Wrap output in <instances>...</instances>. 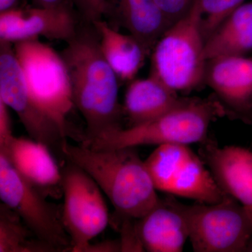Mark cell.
Here are the masks:
<instances>
[{"label": "cell", "instance_id": "obj_16", "mask_svg": "<svg viewBox=\"0 0 252 252\" xmlns=\"http://www.w3.org/2000/svg\"><path fill=\"white\" fill-rule=\"evenodd\" d=\"M104 16L109 18L111 26L115 24L112 28H126L148 56L172 26L155 0H107Z\"/></svg>", "mask_w": 252, "mask_h": 252}, {"label": "cell", "instance_id": "obj_21", "mask_svg": "<svg viewBox=\"0 0 252 252\" xmlns=\"http://www.w3.org/2000/svg\"><path fill=\"white\" fill-rule=\"evenodd\" d=\"M245 0H195L200 27L205 42L219 26Z\"/></svg>", "mask_w": 252, "mask_h": 252}, {"label": "cell", "instance_id": "obj_17", "mask_svg": "<svg viewBox=\"0 0 252 252\" xmlns=\"http://www.w3.org/2000/svg\"><path fill=\"white\" fill-rule=\"evenodd\" d=\"M183 98L152 76L135 79L129 83L126 91L123 116L128 121L127 127L142 125L175 108Z\"/></svg>", "mask_w": 252, "mask_h": 252}, {"label": "cell", "instance_id": "obj_9", "mask_svg": "<svg viewBox=\"0 0 252 252\" xmlns=\"http://www.w3.org/2000/svg\"><path fill=\"white\" fill-rule=\"evenodd\" d=\"M62 220L72 242L71 252H84L110 224L102 190L89 174L68 160L63 170Z\"/></svg>", "mask_w": 252, "mask_h": 252}, {"label": "cell", "instance_id": "obj_22", "mask_svg": "<svg viewBox=\"0 0 252 252\" xmlns=\"http://www.w3.org/2000/svg\"><path fill=\"white\" fill-rule=\"evenodd\" d=\"M155 1L172 26L188 14L195 0H155Z\"/></svg>", "mask_w": 252, "mask_h": 252}, {"label": "cell", "instance_id": "obj_11", "mask_svg": "<svg viewBox=\"0 0 252 252\" xmlns=\"http://www.w3.org/2000/svg\"><path fill=\"white\" fill-rule=\"evenodd\" d=\"M79 24L73 7L24 5L0 13V41L14 44L40 36L66 41L75 34Z\"/></svg>", "mask_w": 252, "mask_h": 252}, {"label": "cell", "instance_id": "obj_18", "mask_svg": "<svg viewBox=\"0 0 252 252\" xmlns=\"http://www.w3.org/2000/svg\"><path fill=\"white\" fill-rule=\"evenodd\" d=\"M92 23L104 59L117 74L120 84H129L135 79L148 55L133 36L119 32L107 21L99 19Z\"/></svg>", "mask_w": 252, "mask_h": 252}, {"label": "cell", "instance_id": "obj_1", "mask_svg": "<svg viewBox=\"0 0 252 252\" xmlns=\"http://www.w3.org/2000/svg\"><path fill=\"white\" fill-rule=\"evenodd\" d=\"M61 52L67 66L73 101L85 120L83 145L106 132L122 127L120 86L117 74L104 59L92 23L79 24L75 34Z\"/></svg>", "mask_w": 252, "mask_h": 252}, {"label": "cell", "instance_id": "obj_23", "mask_svg": "<svg viewBox=\"0 0 252 252\" xmlns=\"http://www.w3.org/2000/svg\"><path fill=\"white\" fill-rule=\"evenodd\" d=\"M81 20L87 23H93L102 19L107 0H73Z\"/></svg>", "mask_w": 252, "mask_h": 252}, {"label": "cell", "instance_id": "obj_5", "mask_svg": "<svg viewBox=\"0 0 252 252\" xmlns=\"http://www.w3.org/2000/svg\"><path fill=\"white\" fill-rule=\"evenodd\" d=\"M205 44L198 13L193 6L157 41L150 55V75L177 93L203 85L207 61Z\"/></svg>", "mask_w": 252, "mask_h": 252}, {"label": "cell", "instance_id": "obj_19", "mask_svg": "<svg viewBox=\"0 0 252 252\" xmlns=\"http://www.w3.org/2000/svg\"><path fill=\"white\" fill-rule=\"evenodd\" d=\"M252 51V1L235 10L205 41L207 61L221 56H246Z\"/></svg>", "mask_w": 252, "mask_h": 252}, {"label": "cell", "instance_id": "obj_25", "mask_svg": "<svg viewBox=\"0 0 252 252\" xmlns=\"http://www.w3.org/2000/svg\"><path fill=\"white\" fill-rule=\"evenodd\" d=\"M122 252L120 240H108L101 243L90 244L84 252Z\"/></svg>", "mask_w": 252, "mask_h": 252}, {"label": "cell", "instance_id": "obj_2", "mask_svg": "<svg viewBox=\"0 0 252 252\" xmlns=\"http://www.w3.org/2000/svg\"><path fill=\"white\" fill-rule=\"evenodd\" d=\"M135 148L95 149L64 142L63 154L94 179L114 208L110 224L145 216L160 198L144 160Z\"/></svg>", "mask_w": 252, "mask_h": 252}, {"label": "cell", "instance_id": "obj_29", "mask_svg": "<svg viewBox=\"0 0 252 252\" xmlns=\"http://www.w3.org/2000/svg\"><path fill=\"white\" fill-rule=\"evenodd\" d=\"M251 251L252 252V250H251Z\"/></svg>", "mask_w": 252, "mask_h": 252}, {"label": "cell", "instance_id": "obj_13", "mask_svg": "<svg viewBox=\"0 0 252 252\" xmlns=\"http://www.w3.org/2000/svg\"><path fill=\"white\" fill-rule=\"evenodd\" d=\"M200 156L222 191L245 208L252 221V152L238 146L201 143Z\"/></svg>", "mask_w": 252, "mask_h": 252}, {"label": "cell", "instance_id": "obj_14", "mask_svg": "<svg viewBox=\"0 0 252 252\" xmlns=\"http://www.w3.org/2000/svg\"><path fill=\"white\" fill-rule=\"evenodd\" d=\"M0 152L18 173L44 196L63 195V170L46 144L32 138L14 137Z\"/></svg>", "mask_w": 252, "mask_h": 252}, {"label": "cell", "instance_id": "obj_26", "mask_svg": "<svg viewBox=\"0 0 252 252\" xmlns=\"http://www.w3.org/2000/svg\"><path fill=\"white\" fill-rule=\"evenodd\" d=\"M34 6L45 8L73 7V0H32Z\"/></svg>", "mask_w": 252, "mask_h": 252}, {"label": "cell", "instance_id": "obj_24", "mask_svg": "<svg viewBox=\"0 0 252 252\" xmlns=\"http://www.w3.org/2000/svg\"><path fill=\"white\" fill-rule=\"evenodd\" d=\"M9 109L4 102L0 100V148L4 147L14 137Z\"/></svg>", "mask_w": 252, "mask_h": 252}, {"label": "cell", "instance_id": "obj_12", "mask_svg": "<svg viewBox=\"0 0 252 252\" xmlns=\"http://www.w3.org/2000/svg\"><path fill=\"white\" fill-rule=\"evenodd\" d=\"M205 84L210 86L226 114L250 124L252 117V59L246 56L208 60Z\"/></svg>", "mask_w": 252, "mask_h": 252}, {"label": "cell", "instance_id": "obj_8", "mask_svg": "<svg viewBox=\"0 0 252 252\" xmlns=\"http://www.w3.org/2000/svg\"><path fill=\"white\" fill-rule=\"evenodd\" d=\"M0 198L21 217L23 221L44 243L57 252L72 250V242L59 212L46 197L23 179L8 158L0 152Z\"/></svg>", "mask_w": 252, "mask_h": 252}, {"label": "cell", "instance_id": "obj_27", "mask_svg": "<svg viewBox=\"0 0 252 252\" xmlns=\"http://www.w3.org/2000/svg\"><path fill=\"white\" fill-rule=\"evenodd\" d=\"M24 0H0V13L24 6Z\"/></svg>", "mask_w": 252, "mask_h": 252}, {"label": "cell", "instance_id": "obj_7", "mask_svg": "<svg viewBox=\"0 0 252 252\" xmlns=\"http://www.w3.org/2000/svg\"><path fill=\"white\" fill-rule=\"evenodd\" d=\"M189 240L194 252H240L248 250L252 221L240 203L226 195L216 203L188 206Z\"/></svg>", "mask_w": 252, "mask_h": 252}, {"label": "cell", "instance_id": "obj_20", "mask_svg": "<svg viewBox=\"0 0 252 252\" xmlns=\"http://www.w3.org/2000/svg\"><path fill=\"white\" fill-rule=\"evenodd\" d=\"M57 252L34 233L4 204L0 205V252Z\"/></svg>", "mask_w": 252, "mask_h": 252}, {"label": "cell", "instance_id": "obj_28", "mask_svg": "<svg viewBox=\"0 0 252 252\" xmlns=\"http://www.w3.org/2000/svg\"><path fill=\"white\" fill-rule=\"evenodd\" d=\"M251 124V125H252V120H251V124Z\"/></svg>", "mask_w": 252, "mask_h": 252}, {"label": "cell", "instance_id": "obj_6", "mask_svg": "<svg viewBox=\"0 0 252 252\" xmlns=\"http://www.w3.org/2000/svg\"><path fill=\"white\" fill-rule=\"evenodd\" d=\"M144 162L157 190L200 203H218L226 195L189 145L158 146Z\"/></svg>", "mask_w": 252, "mask_h": 252}, {"label": "cell", "instance_id": "obj_15", "mask_svg": "<svg viewBox=\"0 0 252 252\" xmlns=\"http://www.w3.org/2000/svg\"><path fill=\"white\" fill-rule=\"evenodd\" d=\"M137 230L144 251L182 252L189 239L187 205L172 198L160 199L137 220Z\"/></svg>", "mask_w": 252, "mask_h": 252}, {"label": "cell", "instance_id": "obj_4", "mask_svg": "<svg viewBox=\"0 0 252 252\" xmlns=\"http://www.w3.org/2000/svg\"><path fill=\"white\" fill-rule=\"evenodd\" d=\"M13 45L32 97L57 123L67 138L81 142L67 120L74 104L69 73L61 53L39 39Z\"/></svg>", "mask_w": 252, "mask_h": 252}, {"label": "cell", "instance_id": "obj_3", "mask_svg": "<svg viewBox=\"0 0 252 252\" xmlns=\"http://www.w3.org/2000/svg\"><path fill=\"white\" fill-rule=\"evenodd\" d=\"M226 114L215 98L184 97L175 108L142 125L120 127L106 132L87 147L109 149L139 146L180 144L189 145L207 140L209 127L217 118Z\"/></svg>", "mask_w": 252, "mask_h": 252}, {"label": "cell", "instance_id": "obj_10", "mask_svg": "<svg viewBox=\"0 0 252 252\" xmlns=\"http://www.w3.org/2000/svg\"><path fill=\"white\" fill-rule=\"evenodd\" d=\"M0 100L17 114L31 138L62 152L67 137L28 92L11 43L0 41Z\"/></svg>", "mask_w": 252, "mask_h": 252}]
</instances>
